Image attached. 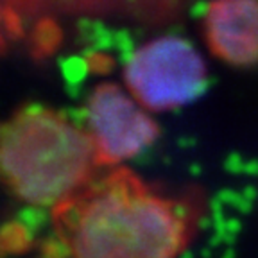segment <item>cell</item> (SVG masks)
Segmentation results:
<instances>
[{"mask_svg": "<svg viewBox=\"0 0 258 258\" xmlns=\"http://www.w3.org/2000/svg\"><path fill=\"white\" fill-rule=\"evenodd\" d=\"M6 32L9 34V29H8V16H6V9H2V6H0V52L4 50V45H6L4 34H6Z\"/></svg>", "mask_w": 258, "mask_h": 258, "instance_id": "52a82bcc", "label": "cell"}, {"mask_svg": "<svg viewBox=\"0 0 258 258\" xmlns=\"http://www.w3.org/2000/svg\"><path fill=\"white\" fill-rule=\"evenodd\" d=\"M86 125L99 165H115L154 144L160 127L118 85L101 83L86 102Z\"/></svg>", "mask_w": 258, "mask_h": 258, "instance_id": "277c9868", "label": "cell"}, {"mask_svg": "<svg viewBox=\"0 0 258 258\" xmlns=\"http://www.w3.org/2000/svg\"><path fill=\"white\" fill-rule=\"evenodd\" d=\"M124 79L140 106L151 111H169L203 95L208 70L188 40L165 34L142 45L127 57Z\"/></svg>", "mask_w": 258, "mask_h": 258, "instance_id": "3957f363", "label": "cell"}, {"mask_svg": "<svg viewBox=\"0 0 258 258\" xmlns=\"http://www.w3.org/2000/svg\"><path fill=\"white\" fill-rule=\"evenodd\" d=\"M97 167L88 131L56 109L25 106L0 122V183L20 201L56 208L92 181Z\"/></svg>", "mask_w": 258, "mask_h": 258, "instance_id": "7a4b0ae2", "label": "cell"}, {"mask_svg": "<svg viewBox=\"0 0 258 258\" xmlns=\"http://www.w3.org/2000/svg\"><path fill=\"white\" fill-rule=\"evenodd\" d=\"M172 0H8L6 15L9 29L15 36L22 34V13H36L47 6H63L76 9H99V11H127L142 16L160 18L169 11Z\"/></svg>", "mask_w": 258, "mask_h": 258, "instance_id": "8992f818", "label": "cell"}, {"mask_svg": "<svg viewBox=\"0 0 258 258\" xmlns=\"http://www.w3.org/2000/svg\"><path fill=\"white\" fill-rule=\"evenodd\" d=\"M199 217L198 199L169 196L117 169L54 208V233L64 258H177Z\"/></svg>", "mask_w": 258, "mask_h": 258, "instance_id": "6da1fadb", "label": "cell"}, {"mask_svg": "<svg viewBox=\"0 0 258 258\" xmlns=\"http://www.w3.org/2000/svg\"><path fill=\"white\" fill-rule=\"evenodd\" d=\"M210 52L235 69L258 67V0H212L198 6Z\"/></svg>", "mask_w": 258, "mask_h": 258, "instance_id": "5b68a950", "label": "cell"}]
</instances>
